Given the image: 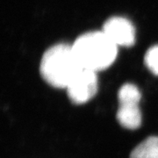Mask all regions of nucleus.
Returning <instances> with one entry per match:
<instances>
[{
    "label": "nucleus",
    "instance_id": "1",
    "mask_svg": "<svg viewBox=\"0 0 158 158\" xmlns=\"http://www.w3.org/2000/svg\"><path fill=\"white\" fill-rule=\"evenodd\" d=\"M71 46L80 66L95 72L109 68L118 55V47L102 31L82 34Z\"/></svg>",
    "mask_w": 158,
    "mask_h": 158
},
{
    "label": "nucleus",
    "instance_id": "4",
    "mask_svg": "<svg viewBox=\"0 0 158 158\" xmlns=\"http://www.w3.org/2000/svg\"><path fill=\"white\" fill-rule=\"evenodd\" d=\"M69 99L74 104H85L96 95L98 77L95 71L82 69L67 86Z\"/></svg>",
    "mask_w": 158,
    "mask_h": 158
},
{
    "label": "nucleus",
    "instance_id": "5",
    "mask_svg": "<svg viewBox=\"0 0 158 158\" xmlns=\"http://www.w3.org/2000/svg\"><path fill=\"white\" fill-rule=\"evenodd\" d=\"M102 32L117 47H131L135 42V29L126 18L108 19L103 26Z\"/></svg>",
    "mask_w": 158,
    "mask_h": 158
},
{
    "label": "nucleus",
    "instance_id": "2",
    "mask_svg": "<svg viewBox=\"0 0 158 158\" xmlns=\"http://www.w3.org/2000/svg\"><path fill=\"white\" fill-rule=\"evenodd\" d=\"M82 69L74 54L72 46L58 43L44 53L40 65V72L49 85L66 89Z\"/></svg>",
    "mask_w": 158,
    "mask_h": 158
},
{
    "label": "nucleus",
    "instance_id": "6",
    "mask_svg": "<svg viewBox=\"0 0 158 158\" xmlns=\"http://www.w3.org/2000/svg\"><path fill=\"white\" fill-rule=\"evenodd\" d=\"M130 158H158V137L150 136L136 146Z\"/></svg>",
    "mask_w": 158,
    "mask_h": 158
},
{
    "label": "nucleus",
    "instance_id": "7",
    "mask_svg": "<svg viewBox=\"0 0 158 158\" xmlns=\"http://www.w3.org/2000/svg\"><path fill=\"white\" fill-rule=\"evenodd\" d=\"M144 63L150 72L158 76V45L148 48L144 56Z\"/></svg>",
    "mask_w": 158,
    "mask_h": 158
},
{
    "label": "nucleus",
    "instance_id": "3",
    "mask_svg": "<svg viewBox=\"0 0 158 158\" xmlns=\"http://www.w3.org/2000/svg\"><path fill=\"white\" fill-rule=\"evenodd\" d=\"M141 94L133 84H125L118 92V109L116 117L118 123L129 130L139 128L141 125V113L139 107Z\"/></svg>",
    "mask_w": 158,
    "mask_h": 158
}]
</instances>
